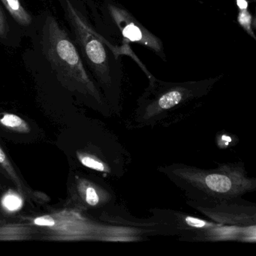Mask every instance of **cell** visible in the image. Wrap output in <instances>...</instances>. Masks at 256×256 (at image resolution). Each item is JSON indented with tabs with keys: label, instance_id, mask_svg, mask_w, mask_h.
I'll return each instance as SVG.
<instances>
[{
	"label": "cell",
	"instance_id": "e0dca14e",
	"mask_svg": "<svg viewBox=\"0 0 256 256\" xmlns=\"http://www.w3.org/2000/svg\"><path fill=\"white\" fill-rule=\"evenodd\" d=\"M2 221H0V224H2Z\"/></svg>",
	"mask_w": 256,
	"mask_h": 256
},
{
	"label": "cell",
	"instance_id": "277c9868",
	"mask_svg": "<svg viewBox=\"0 0 256 256\" xmlns=\"http://www.w3.org/2000/svg\"><path fill=\"white\" fill-rule=\"evenodd\" d=\"M96 29L120 49L122 55L130 56L143 70L146 77L151 73L131 50L130 44H137L152 50L164 62L167 61L162 42L146 29L126 8L115 0H84Z\"/></svg>",
	"mask_w": 256,
	"mask_h": 256
},
{
	"label": "cell",
	"instance_id": "52a82bcc",
	"mask_svg": "<svg viewBox=\"0 0 256 256\" xmlns=\"http://www.w3.org/2000/svg\"><path fill=\"white\" fill-rule=\"evenodd\" d=\"M196 209L208 216L211 221L220 224L238 227L256 226V205L251 204L244 199L222 202L212 206Z\"/></svg>",
	"mask_w": 256,
	"mask_h": 256
},
{
	"label": "cell",
	"instance_id": "5bb4252c",
	"mask_svg": "<svg viewBox=\"0 0 256 256\" xmlns=\"http://www.w3.org/2000/svg\"><path fill=\"white\" fill-rule=\"evenodd\" d=\"M78 160L85 167L89 168L92 170L100 172H108L110 170L108 166L92 154L88 152H78Z\"/></svg>",
	"mask_w": 256,
	"mask_h": 256
},
{
	"label": "cell",
	"instance_id": "7a4b0ae2",
	"mask_svg": "<svg viewBox=\"0 0 256 256\" xmlns=\"http://www.w3.org/2000/svg\"><path fill=\"white\" fill-rule=\"evenodd\" d=\"M32 47L42 55L60 83L72 95L104 108L107 101L80 56L68 30L49 10L38 14Z\"/></svg>",
	"mask_w": 256,
	"mask_h": 256
},
{
	"label": "cell",
	"instance_id": "8992f818",
	"mask_svg": "<svg viewBox=\"0 0 256 256\" xmlns=\"http://www.w3.org/2000/svg\"><path fill=\"white\" fill-rule=\"evenodd\" d=\"M154 218L167 232H175L184 240L194 241L236 240L250 242L256 239V226H226L170 210L154 209Z\"/></svg>",
	"mask_w": 256,
	"mask_h": 256
},
{
	"label": "cell",
	"instance_id": "9a60e30c",
	"mask_svg": "<svg viewBox=\"0 0 256 256\" xmlns=\"http://www.w3.org/2000/svg\"><path fill=\"white\" fill-rule=\"evenodd\" d=\"M238 22L242 29L252 38L256 40L254 29L256 28V22L254 18L248 10V8H238Z\"/></svg>",
	"mask_w": 256,
	"mask_h": 256
},
{
	"label": "cell",
	"instance_id": "6da1fadb",
	"mask_svg": "<svg viewBox=\"0 0 256 256\" xmlns=\"http://www.w3.org/2000/svg\"><path fill=\"white\" fill-rule=\"evenodd\" d=\"M72 40L108 104L119 110L124 80L122 52L92 24L84 0H58Z\"/></svg>",
	"mask_w": 256,
	"mask_h": 256
},
{
	"label": "cell",
	"instance_id": "7c38bea8",
	"mask_svg": "<svg viewBox=\"0 0 256 256\" xmlns=\"http://www.w3.org/2000/svg\"><path fill=\"white\" fill-rule=\"evenodd\" d=\"M0 125L14 132L22 134L30 132L29 124L14 114L0 113Z\"/></svg>",
	"mask_w": 256,
	"mask_h": 256
},
{
	"label": "cell",
	"instance_id": "2e32d148",
	"mask_svg": "<svg viewBox=\"0 0 256 256\" xmlns=\"http://www.w3.org/2000/svg\"><path fill=\"white\" fill-rule=\"evenodd\" d=\"M1 188H2V186L0 185V190H1Z\"/></svg>",
	"mask_w": 256,
	"mask_h": 256
},
{
	"label": "cell",
	"instance_id": "ba28073f",
	"mask_svg": "<svg viewBox=\"0 0 256 256\" xmlns=\"http://www.w3.org/2000/svg\"><path fill=\"white\" fill-rule=\"evenodd\" d=\"M72 198L79 208L95 209L104 206L112 200V193L101 186L83 178H76Z\"/></svg>",
	"mask_w": 256,
	"mask_h": 256
},
{
	"label": "cell",
	"instance_id": "30bf717a",
	"mask_svg": "<svg viewBox=\"0 0 256 256\" xmlns=\"http://www.w3.org/2000/svg\"><path fill=\"white\" fill-rule=\"evenodd\" d=\"M23 34L0 2V46L18 48L22 46Z\"/></svg>",
	"mask_w": 256,
	"mask_h": 256
},
{
	"label": "cell",
	"instance_id": "8fae6325",
	"mask_svg": "<svg viewBox=\"0 0 256 256\" xmlns=\"http://www.w3.org/2000/svg\"><path fill=\"white\" fill-rule=\"evenodd\" d=\"M0 167H2L4 172L7 174L8 178L12 180L14 185L17 187L18 191L22 194H31V191L22 182L20 176L16 172V169L13 167L10 158L7 156L5 151L0 146Z\"/></svg>",
	"mask_w": 256,
	"mask_h": 256
},
{
	"label": "cell",
	"instance_id": "9c48e42d",
	"mask_svg": "<svg viewBox=\"0 0 256 256\" xmlns=\"http://www.w3.org/2000/svg\"><path fill=\"white\" fill-rule=\"evenodd\" d=\"M24 38H30L36 30L38 14L28 10L24 0H0Z\"/></svg>",
	"mask_w": 256,
	"mask_h": 256
},
{
	"label": "cell",
	"instance_id": "5b68a950",
	"mask_svg": "<svg viewBox=\"0 0 256 256\" xmlns=\"http://www.w3.org/2000/svg\"><path fill=\"white\" fill-rule=\"evenodd\" d=\"M222 76L186 82H168L148 78L149 85L137 101L133 121L137 126L166 124L178 118L176 112L209 94Z\"/></svg>",
	"mask_w": 256,
	"mask_h": 256
},
{
	"label": "cell",
	"instance_id": "3957f363",
	"mask_svg": "<svg viewBox=\"0 0 256 256\" xmlns=\"http://www.w3.org/2000/svg\"><path fill=\"white\" fill-rule=\"evenodd\" d=\"M160 172L184 192L194 209L240 200L256 188V180L250 178L239 164H221L212 169L174 164L160 168Z\"/></svg>",
	"mask_w": 256,
	"mask_h": 256
},
{
	"label": "cell",
	"instance_id": "4fadbf2b",
	"mask_svg": "<svg viewBox=\"0 0 256 256\" xmlns=\"http://www.w3.org/2000/svg\"><path fill=\"white\" fill-rule=\"evenodd\" d=\"M24 205L22 196L10 190L6 192L1 199V206L8 214H14L22 209Z\"/></svg>",
	"mask_w": 256,
	"mask_h": 256
}]
</instances>
